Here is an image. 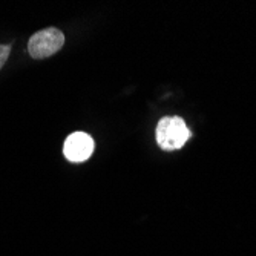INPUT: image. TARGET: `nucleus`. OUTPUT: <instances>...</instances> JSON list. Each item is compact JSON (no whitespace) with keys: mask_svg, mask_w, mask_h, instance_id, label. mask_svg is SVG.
<instances>
[{"mask_svg":"<svg viewBox=\"0 0 256 256\" xmlns=\"http://www.w3.org/2000/svg\"><path fill=\"white\" fill-rule=\"evenodd\" d=\"M156 143L164 150L181 149L190 138V130L181 117H162L156 124Z\"/></svg>","mask_w":256,"mask_h":256,"instance_id":"1","label":"nucleus"},{"mask_svg":"<svg viewBox=\"0 0 256 256\" xmlns=\"http://www.w3.org/2000/svg\"><path fill=\"white\" fill-rule=\"evenodd\" d=\"M64 44V34L57 28H44L28 42V52L32 58H48L57 54Z\"/></svg>","mask_w":256,"mask_h":256,"instance_id":"2","label":"nucleus"},{"mask_svg":"<svg viewBox=\"0 0 256 256\" xmlns=\"http://www.w3.org/2000/svg\"><path fill=\"white\" fill-rule=\"evenodd\" d=\"M92 150H94V140L84 132L71 134L66 138L63 146V154L71 162L86 161L92 155Z\"/></svg>","mask_w":256,"mask_h":256,"instance_id":"3","label":"nucleus"},{"mask_svg":"<svg viewBox=\"0 0 256 256\" xmlns=\"http://www.w3.org/2000/svg\"><path fill=\"white\" fill-rule=\"evenodd\" d=\"M10 52H11V44H0V69L6 63Z\"/></svg>","mask_w":256,"mask_h":256,"instance_id":"4","label":"nucleus"}]
</instances>
